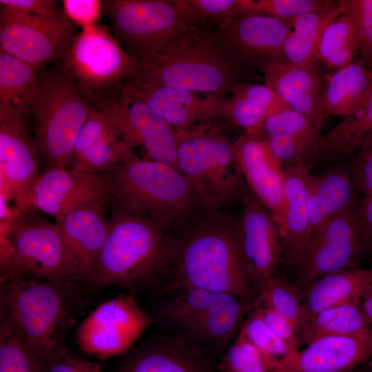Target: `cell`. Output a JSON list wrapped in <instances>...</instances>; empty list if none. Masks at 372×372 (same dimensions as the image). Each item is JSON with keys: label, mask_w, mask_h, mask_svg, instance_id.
<instances>
[{"label": "cell", "mask_w": 372, "mask_h": 372, "mask_svg": "<svg viewBox=\"0 0 372 372\" xmlns=\"http://www.w3.org/2000/svg\"><path fill=\"white\" fill-rule=\"evenodd\" d=\"M220 25L214 38L245 70H260L275 62L289 31L287 20L260 13L238 16Z\"/></svg>", "instance_id": "17"}, {"label": "cell", "mask_w": 372, "mask_h": 372, "mask_svg": "<svg viewBox=\"0 0 372 372\" xmlns=\"http://www.w3.org/2000/svg\"><path fill=\"white\" fill-rule=\"evenodd\" d=\"M134 156L132 147L123 137L108 99L96 96L76 141L70 168L103 175Z\"/></svg>", "instance_id": "16"}, {"label": "cell", "mask_w": 372, "mask_h": 372, "mask_svg": "<svg viewBox=\"0 0 372 372\" xmlns=\"http://www.w3.org/2000/svg\"><path fill=\"white\" fill-rule=\"evenodd\" d=\"M322 124V120L289 107L267 116L251 134L260 139L289 137L321 141Z\"/></svg>", "instance_id": "36"}, {"label": "cell", "mask_w": 372, "mask_h": 372, "mask_svg": "<svg viewBox=\"0 0 372 372\" xmlns=\"http://www.w3.org/2000/svg\"><path fill=\"white\" fill-rule=\"evenodd\" d=\"M118 88L143 101L178 130L214 123L227 118V100L214 94L143 83L133 79L125 80Z\"/></svg>", "instance_id": "15"}, {"label": "cell", "mask_w": 372, "mask_h": 372, "mask_svg": "<svg viewBox=\"0 0 372 372\" xmlns=\"http://www.w3.org/2000/svg\"><path fill=\"white\" fill-rule=\"evenodd\" d=\"M117 92L108 99L125 139L132 147H142L149 159L178 169V130L143 101L118 87Z\"/></svg>", "instance_id": "19"}, {"label": "cell", "mask_w": 372, "mask_h": 372, "mask_svg": "<svg viewBox=\"0 0 372 372\" xmlns=\"http://www.w3.org/2000/svg\"><path fill=\"white\" fill-rule=\"evenodd\" d=\"M367 362H368V366H369L368 372H372V357L369 359V360Z\"/></svg>", "instance_id": "53"}, {"label": "cell", "mask_w": 372, "mask_h": 372, "mask_svg": "<svg viewBox=\"0 0 372 372\" xmlns=\"http://www.w3.org/2000/svg\"><path fill=\"white\" fill-rule=\"evenodd\" d=\"M48 372H100L99 364L72 357L66 353L56 358Z\"/></svg>", "instance_id": "52"}, {"label": "cell", "mask_w": 372, "mask_h": 372, "mask_svg": "<svg viewBox=\"0 0 372 372\" xmlns=\"http://www.w3.org/2000/svg\"><path fill=\"white\" fill-rule=\"evenodd\" d=\"M371 268H372V267H371Z\"/></svg>", "instance_id": "54"}, {"label": "cell", "mask_w": 372, "mask_h": 372, "mask_svg": "<svg viewBox=\"0 0 372 372\" xmlns=\"http://www.w3.org/2000/svg\"><path fill=\"white\" fill-rule=\"evenodd\" d=\"M351 176L356 188L365 196L372 195V143L355 154Z\"/></svg>", "instance_id": "49"}, {"label": "cell", "mask_w": 372, "mask_h": 372, "mask_svg": "<svg viewBox=\"0 0 372 372\" xmlns=\"http://www.w3.org/2000/svg\"><path fill=\"white\" fill-rule=\"evenodd\" d=\"M339 1L333 0H248L253 13H260L281 19H289L301 15L338 8Z\"/></svg>", "instance_id": "41"}, {"label": "cell", "mask_w": 372, "mask_h": 372, "mask_svg": "<svg viewBox=\"0 0 372 372\" xmlns=\"http://www.w3.org/2000/svg\"><path fill=\"white\" fill-rule=\"evenodd\" d=\"M234 149L249 188L278 223L285 205L282 172L267 146L245 133L234 142Z\"/></svg>", "instance_id": "27"}, {"label": "cell", "mask_w": 372, "mask_h": 372, "mask_svg": "<svg viewBox=\"0 0 372 372\" xmlns=\"http://www.w3.org/2000/svg\"><path fill=\"white\" fill-rule=\"evenodd\" d=\"M0 4L44 17H54L63 12L54 0H0Z\"/></svg>", "instance_id": "51"}, {"label": "cell", "mask_w": 372, "mask_h": 372, "mask_svg": "<svg viewBox=\"0 0 372 372\" xmlns=\"http://www.w3.org/2000/svg\"><path fill=\"white\" fill-rule=\"evenodd\" d=\"M37 86V68L0 50V111L26 116L32 110Z\"/></svg>", "instance_id": "33"}, {"label": "cell", "mask_w": 372, "mask_h": 372, "mask_svg": "<svg viewBox=\"0 0 372 372\" xmlns=\"http://www.w3.org/2000/svg\"><path fill=\"white\" fill-rule=\"evenodd\" d=\"M152 299L147 313L158 331L196 351L218 358L237 335L254 302L229 293L185 287Z\"/></svg>", "instance_id": "3"}, {"label": "cell", "mask_w": 372, "mask_h": 372, "mask_svg": "<svg viewBox=\"0 0 372 372\" xmlns=\"http://www.w3.org/2000/svg\"><path fill=\"white\" fill-rule=\"evenodd\" d=\"M63 10L66 16L82 28L99 23L103 14L102 1L63 0Z\"/></svg>", "instance_id": "48"}, {"label": "cell", "mask_w": 372, "mask_h": 372, "mask_svg": "<svg viewBox=\"0 0 372 372\" xmlns=\"http://www.w3.org/2000/svg\"><path fill=\"white\" fill-rule=\"evenodd\" d=\"M0 372H47L12 326L2 319Z\"/></svg>", "instance_id": "39"}, {"label": "cell", "mask_w": 372, "mask_h": 372, "mask_svg": "<svg viewBox=\"0 0 372 372\" xmlns=\"http://www.w3.org/2000/svg\"><path fill=\"white\" fill-rule=\"evenodd\" d=\"M244 70L214 38L194 29L156 54L139 59L136 74L130 79L222 98L240 81Z\"/></svg>", "instance_id": "5"}, {"label": "cell", "mask_w": 372, "mask_h": 372, "mask_svg": "<svg viewBox=\"0 0 372 372\" xmlns=\"http://www.w3.org/2000/svg\"><path fill=\"white\" fill-rule=\"evenodd\" d=\"M212 124L178 130L177 167L203 209H227L243 205L249 187L234 142Z\"/></svg>", "instance_id": "7"}, {"label": "cell", "mask_w": 372, "mask_h": 372, "mask_svg": "<svg viewBox=\"0 0 372 372\" xmlns=\"http://www.w3.org/2000/svg\"><path fill=\"white\" fill-rule=\"evenodd\" d=\"M357 224L365 247L372 252V195L358 199L355 203Z\"/></svg>", "instance_id": "50"}, {"label": "cell", "mask_w": 372, "mask_h": 372, "mask_svg": "<svg viewBox=\"0 0 372 372\" xmlns=\"http://www.w3.org/2000/svg\"><path fill=\"white\" fill-rule=\"evenodd\" d=\"M371 282V267L335 271L311 282L300 292L307 323L322 310L360 298Z\"/></svg>", "instance_id": "29"}, {"label": "cell", "mask_w": 372, "mask_h": 372, "mask_svg": "<svg viewBox=\"0 0 372 372\" xmlns=\"http://www.w3.org/2000/svg\"><path fill=\"white\" fill-rule=\"evenodd\" d=\"M0 319L8 322L47 372L66 353L65 337L77 302L72 281H0Z\"/></svg>", "instance_id": "4"}, {"label": "cell", "mask_w": 372, "mask_h": 372, "mask_svg": "<svg viewBox=\"0 0 372 372\" xmlns=\"http://www.w3.org/2000/svg\"><path fill=\"white\" fill-rule=\"evenodd\" d=\"M124 355L115 372H218V358L196 351L160 331Z\"/></svg>", "instance_id": "22"}, {"label": "cell", "mask_w": 372, "mask_h": 372, "mask_svg": "<svg viewBox=\"0 0 372 372\" xmlns=\"http://www.w3.org/2000/svg\"><path fill=\"white\" fill-rule=\"evenodd\" d=\"M103 14L112 35L128 54L151 57L195 29L180 0H105Z\"/></svg>", "instance_id": "9"}, {"label": "cell", "mask_w": 372, "mask_h": 372, "mask_svg": "<svg viewBox=\"0 0 372 372\" xmlns=\"http://www.w3.org/2000/svg\"><path fill=\"white\" fill-rule=\"evenodd\" d=\"M112 207L107 239L79 280L93 289L118 286L135 297L153 298L165 286L174 229L151 216Z\"/></svg>", "instance_id": "2"}, {"label": "cell", "mask_w": 372, "mask_h": 372, "mask_svg": "<svg viewBox=\"0 0 372 372\" xmlns=\"http://www.w3.org/2000/svg\"><path fill=\"white\" fill-rule=\"evenodd\" d=\"M260 70L265 83L275 90L291 109L323 119L327 74L318 62L307 67L269 62Z\"/></svg>", "instance_id": "25"}, {"label": "cell", "mask_w": 372, "mask_h": 372, "mask_svg": "<svg viewBox=\"0 0 372 372\" xmlns=\"http://www.w3.org/2000/svg\"><path fill=\"white\" fill-rule=\"evenodd\" d=\"M355 187L352 176L341 168L313 176L308 202L309 242L335 216L354 205Z\"/></svg>", "instance_id": "28"}, {"label": "cell", "mask_w": 372, "mask_h": 372, "mask_svg": "<svg viewBox=\"0 0 372 372\" xmlns=\"http://www.w3.org/2000/svg\"><path fill=\"white\" fill-rule=\"evenodd\" d=\"M154 321L136 297L120 293L101 304L78 326L76 343L81 351L101 359L127 353Z\"/></svg>", "instance_id": "13"}, {"label": "cell", "mask_w": 372, "mask_h": 372, "mask_svg": "<svg viewBox=\"0 0 372 372\" xmlns=\"http://www.w3.org/2000/svg\"><path fill=\"white\" fill-rule=\"evenodd\" d=\"M180 287L255 300L242 251L240 216L227 209H203L174 230L165 286L161 293Z\"/></svg>", "instance_id": "1"}, {"label": "cell", "mask_w": 372, "mask_h": 372, "mask_svg": "<svg viewBox=\"0 0 372 372\" xmlns=\"http://www.w3.org/2000/svg\"><path fill=\"white\" fill-rule=\"evenodd\" d=\"M240 216L247 271L256 297L276 275L282 248L279 225L271 211L249 188Z\"/></svg>", "instance_id": "20"}, {"label": "cell", "mask_w": 372, "mask_h": 372, "mask_svg": "<svg viewBox=\"0 0 372 372\" xmlns=\"http://www.w3.org/2000/svg\"><path fill=\"white\" fill-rule=\"evenodd\" d=\"M267 305L286 318L299 336L307 324L298 287L276 275L264 285L254 300Z\"/></svg>", "instance_id": "37"}, {"label": "cell", "mask_w": 372, "mask_h": 372, "mask_svg": "<svg viewBox=\"0 0 372 372\" xmlns=\"http://www.w3.org/2000/svg\"><path fill=\"white\" fill-rule=\"evenodd\" d=\"M218 372H269L256 348L240 329L218 362Z\"/></svg>", "instance_id": "42"}, {"label": "cell", "mask_w": 372, "mask_h": 372, "mask_svg": "<svg viewBox=\"0 0 372 372\" xmlns=\"http://www.w3.org/2000/svg\"><path fill=\"white\" fill-rule=\"evenodd\" d=\"M372 143V87L361 106L322 136L309 163H339Z\"/></svg>", "instance_id": "30"}, {"label": "cell", "mask_w": 372, "mask_h": 372, "mask_svg": "<svg viewBox=\"0 0 372 372\" xmlns=\"http://www.w3.org/2000/svg\"><path fill=\"white\" fill-rule=\"evenodd\" d=\"M310 164L282 172L284 210L278 222L282 262L291 271L304 256L310 240L308 202L313 175Z\"/></svg>", "instance_id": "24"}, {"label": "cell", "mask_w": 372, "mask_h": 372, "mask_svg": "<svg viewBox=\"0 0 372 372\" xmlns=\"http://www.w3.org/2000/svg\"><path fill=\"white\" fill-rule=\"evenodd\" d=\"M254 309L265 324L284 341L293 353L299 351L298 335L286 318L271 307L255 301Z\"/></svg>", "instance_id": "47"}, {"label": "cell", "mask_w": 372, "mask_h": 372, "mask_svg": "<svg viewBox=\"0 0 372 372\" xmlns=\"http://www.w3.org/2000/svg\"><path fill=\"white\" fill-rule=\"evenodd\" d=\"M96 200H110L105 178L63 167H48L19 209L35 208L56 219Z\"/></svg>", "instance_id": "18"}, {"label": "cell", "mask_w": 372, "mask_h": 372, "mask_svg": "<svg viewBox=\"0 0 372 372\" xmlns=\"http://www.w3.org/2000/svg\"><path fill=\"white\" fill-rule=\"evenodd\" d=\"M37 86L31 112L36 148L48 167L69 168L79 134L96 96L83 90L59 63L37 69Z\"/></svg>", "instance_id": "8"}, {"label": "cell", "mask_w": 372, "mask_h": 372, "mask_svg": "<svg viewBox=\"0 0 372 372\" xmlns=\"http://www.w3.org/2000/svg\"><path fill=\"white\" fill-rule=\"evenodd\" d=\"M372 87V70L360 56L348 65L327 74L325 113L343 118L362 104Z\"/></svg>", "instance_id": "32"}, {"label": "cell", "mask_w": 372, "mask_h": 372, "mask_svg": "<svg viewBox=\"0 0 372 372\" xmlns=\"http://www.w3.org/2000/svg\"><path fill=\"white\" fill-rule=\"evenodd\" d=\"M269 115L244 97L232 94L227 100V119L251 134L256 130Z\"/></svg>", "instance_id": "46"}, {"label": "cell", "mask_w": 372, "mask_h": 372, "mask_svg": "<svg viewBox=\"0 0 372 372\" xmlns=\"http://www.w3.org/2000/svg\"><path fill=\"white\" fill-rule=\"evenodd\" d=\"M102 176L112 206L151 216L174 229L203 209L183 175L169 165L134 155Z\"/></svg>", "instance_id": "6"}, {"label": "cell", "mask_w": 372, "mask_h": 372, "mask_svg": "<svg viewBox=\"0 0 372 372\" xmlns=\"http://www.w3.org/2000/svg\"><path fill=\"white\" fill-rule=\"evenodd\" d=\"M14 209L11 221H1L5 232L30 277L57 282L77 280L81 270L56 224Z\"/></svg>", "instance_id": "12"}, {"label": "cell", "mask_w": 372, "mask_h": 372, "mask_svg": "<svg viewBox=\"0 0 372 372\" xmlns=\"http://www.w3.org/2000/svg\"><path fill=\"white\" fill-rule=\"evenodd\" d=\"M77 25L64 13L44 17L8 6H0V50L37 69L60 63Z\"/></svg>", "instance_id": "11"}, {"label": "cell", "mask_w": 372, "mask_h": 372, "mask_svg": "<svg viewBox=\"0 0 372 372\" xmlns=\"http://www.w3.org/2000/svg\"><path fill=\"white\" fill-rule=\"evenodd\" d=\"M35 148L30 140L25 116L0 112L1 194L15 197L20 208L41 174Z\"/></svg>", "instance_id": "21"}, {"label": "cell", "mask_w": 372, "mask_h": 372, "mask_svg": "<svg viewBox=\"0 0 372 372\" xmlns=\"http://www.w3.org/2000/svg\"><path fill=\"white\" fill-rule=\"evenodd\" d=\"M232 94L241 96L269 116L289 107L271 87L265 84H251L239 81L235 83Z\"/></svg>", "instance_id": "45"}, {"label": "cell", "mask_w": 372, "mask_h": 372, "mask_svg": "<svg viewBox=\"0 0 372 372\" xmlns=\"http://www.w3.org/2000/svg\"><path fill=\"white\" fill-rule=\"evenodd\" d=\"M186 12L195 23L211 21L220 24L232 18L252 12L248 0H180Z\"/></svg>", "instance_id": "43"}, {"label": "cell", "mask_w": 372, "mask_h": 372, "mask_svg": "<svg viewBox=\"0 0 372 372\" xmlns=\"http://www.w3.org/2000/svg\"><path fill=\"white\" fill-rule=\"evenodd\" d=\"M368 372V371H367Z\"/></svg>", "instance_id": "55"}, {"label": "cell", "mask_w": 372, "mask_h": 372, "mask_svg": "<svg viewBox=\"0 0 372 372\" xmlns=\"http://www.w3.org/2000/svg\"><path fill=\"white\" fill-rule=\"evenodd\" d=\"M110 200L87 203L56 219V225L81 270L77 280L92 268L107 239Z\"/></svg>", "instance_id": "26"}, {"label": "cell", "mask_w": 372, "mask_h": 372, "mask_svg": "<svg viewBox=\"0 0 372 372\" xmlns=\"http://www.w3.org/2000/svg\"><path fill=\"white\" fill-rule=\"evenodd\" d=\"M355 203L335 216L309 242L302 260L292 271L296 287L302 289L335 271L360 267L367 250L357 224Z\"/></svg>", "instance_id": "14"}, {"label": "cell", "mask_w": 372, "mask_h": 372, "mask_svg": "<svg viewBox=\"0 0 372 372\" xmlns=\"http://www.w3.org/2000/svg\"><path fill=\"white\" fill-rule=\"evenodd\" d=\"M342 14L353 21L365 65L372 70V0H339Z\"/></svg>", "instance_id": "44"}, {"label": "cell", "mask_w": 372, "mask_h": 372, "mask_svg": "<svg viewBox=\"0 0 372 372\" xmlns=\"http://www.w3.org/2000/svg\"><path fill=\"white\" fill-rule=\"evenodd\" d=\"M342 14L340 6L326 12H311L288 22L289 31L275 62L299 67L318 63L320 40L326 28Z\"/></svg>", "instance_id": "31"}, {"label": "cell", "mask_w": 372, "mask_h": 372, "mask_svg": "<svg viewBox=\"0 0 372 372\" xmlns=\"http://www.w3.org/2000/svg\"><path fill=\"white\" fill-rule=\"evenodd\" d=\"M372 357V333L324 336L307 344L272 372H352Z\"/></svg>", "instance_id": "23"}, {"label": "cell", "mask_w": 372, "mask_h": 372, "mask_svg": "<svg viewBox=\"0 0 372 372\" xmlns=\"http://www.w3.org/2000/svg\"><path fill=\"white\" fill-rule=\"evenodd\" d=\"M261 140L282 172L308 164L318 152L322 142L289 137H270Z\"/></svg>", "instance_id": "40"}, {"label": "cell", "mask_w": 372, "mask_h": 372, "mask_svg": "<svg viewBox=\"0 0 372 372\" xmlns=\"http://www.w3.org/2000/svg\"><path fill=\"white\" fill-rule=\"evenodd\" d=\"M138 61L121 47L107 26L98 23L76 34L59 63L86 92L103 96L135 76Z\"/></svg>", "instance_id": "10"}, {"label": "cell", "mask_w": 372, "mask_h": 372, "mask_svg": "<svg viewBox=\"0 0 372 372\" xmlns=\"http://www.w3.org/2000/svg\"><path fill=\"white\" fill-rule=\"evenodd\" d=\"M372 333L364 317L360 298L322 310L313 316L302 329L299 345L324 336H346Z\"/></svg>", "instance_id": "34"}, {"label": "cell", "mask_w": 372, "mask_h": 372, "mask_svg": "<svg viewBox=\"0 0 372 372\" xmlns=\"http://www.w3.org/2000/svg\"><path fill=\"white\" fill-rule=\"evenodd\" d=\"M359 56V45L353 21L348 15L341 14L323 32L318 62L330 73L348 65Z\"/></svg>", "instance_id": "35"}, {"label": "cell", "mask_w": 372, "mask_h": 372, "mask_svg": "<svg viewBox=\"0 0 372 372\" xmlns=\"http://www.w3.org/2000/svg\"><path fill=\"white\" fill-rule=\"evenodd\" d=\"M240 330L258 351L269 372L296 353L265 324L254 307Z\"/></svg>", "instance_id": "38"}]
</instances>
